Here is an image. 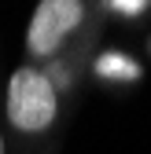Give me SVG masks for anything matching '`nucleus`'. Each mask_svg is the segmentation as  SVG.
I'll return each mask as SVG.
<instances>
[{
	"mask_svg": "<svg viewBox=\"0 0 151 154\" xmlns=\"http://www.w3.org/2000/svg\"><path fill=\"white\" fill-rule=\"evenodd\" d=\"M59 114V92L37 66H18L8 81V121L18 132H44Z\"/></svg>",
	"mask_w": 151,
	"mask_h": 154,
	"instance_id": "f257e3e1",
	"label": "nucleus"
},
{
	"mask_svg": "<svg viewBox=\"0 0 151 154\" xmlns=\"http://www.w3.org/2000/svg\"><path fill=\"white\" fill-rule=\"evenodd\" d=\"M81 18H85L81 0H37L30 29H26V51L33 59L55 55L66 44V37L81 26Z\"/></svg>",
	"mask_w": 151,
	"mask_h": 154,
	"instance_id": "f03ea898",
	"label": "nucleus"
},
{
	"mask_svg": "<svg viewBox=\"0 0 151 154\" xmlns=\"http://www.w3.org/2000/svg\"><path fill=\"white\" fill-rule=\"evenodd\" d=\"M96 73H100V77H118V81H133V77H137V66L129 63L125 55H118V51H107V55H100Z\"/></svg>",
	"mask_w": 151,
	"mask_h": 154,
	"instance_id": "7ed1b4c3",
	"label": "nucleus"
},
{
	"mask_svg": "<svg viewBox=\"0 0 151 154\" xmlns=\"http://www.w3.org/2000/svg\"><path fill=\"white\" fill-rule=\"evenodd\" d=\"M114 8L125 11V15H137V11L144 8V0H114Z\"/></svg>",
	"mask_w": 151,
	"mask_h": 154,
	"instance_id": "20e7f679",
	"label": "nucleus"
},
{
	"mask_svg": "<svg viewBox=\"0 0 151 154\" xmlns=\"http://www.w3.org/2000/svg\"><path fill=\"white\" fill-rule=\"evenodd\" d=\"M0 154H8V147H4V136H0Z\"/></svg>",
	"mask_w": 151,
	"mask_h": 154,
	"instance_id": "39448f33",
	"label": "nucleus"
}]
</instances>
